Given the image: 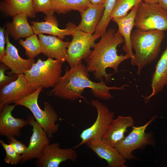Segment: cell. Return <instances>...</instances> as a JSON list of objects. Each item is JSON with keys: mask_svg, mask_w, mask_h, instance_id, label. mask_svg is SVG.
Returning a JSON list of instances; mask_svg holds the SVG:
<instances>
[{"mask_svg": "<svg viewBox=\"0 0 167 167\" xmlns=\"http://www.w3.org/2000/svg\"><path fill=\"white\" fill-rule=\"evenodd\" d=\"M132 117L119 115L113 119L109 125L103 139L111 146L115 147L125 137L127 129L133 126Z\"/></svg>", "mask_w": 167, "mask_h": 167, "instance_id": "cell-18", "label": "cell"}, {"mask_svg": "<svg viewBox=\"0 0 167 167\" xmlns=\"http://www.w3.org/2000/svg\"><path fill=\"white\" fill-rule=\"evenodd\" d=\"M9 143L10 144L15 151L19 155H23L27 151V147L22 142L17 140L15 137H12L9 139Z\"/></svg>", "mask_w": 167, "mask_h": 167, "instance_id": "cell-31", "label": "cell"}, {"mask_svg": "<svg viewBox=\"0 0 167 167\" xmlns=\"http://www.w3.org/2000/svg\"><path fill=\"white\" fill-rule=\"evenodd\" d=\"M167 83V46L156 66L151 80V94L145 98L146 103L163 89Z\"/></svg>", "mask_w": 167, "mask_h": 167, "instance_id": "cell-21", "label": "cell"}, {"mask_svg": "<svg viewBox=\"0 0 167 167\" xmlns=\"http://www.w3.org/2000/svg\"><path fill=\"white\" fill-rule=\"evenodd\" d=\"M138 4L134 6L131 11L125 17L120 19H113L118 27V32L124 40L123 50L128 54L131 59V64L134 66L135 59L131 43V35L132 29L135 26V13Z\"/></svg>", "mask_w": 167, "mask_h": 167, "instance_id": "cell-19", "label": "cell"}, {"mask_svg": "<svg viewBox=\"0 0 167 167\" xmlns=\"http://www.w3.org/2000/svg\"><path fill=\"white\" fill-rule=\"evenodd\" d=\"M165 36L164 31L159 30L145 31L136 28L132 32L131 45L138 75L156 59Z\"/></svg>", "mask_w": 167, "mask_h": 167, "instance_id": "cell-3", "label": "cell"}, {"mask_svg": "<svg viewBox=\"0 0 167 167\" xmlns=\"http://www.w3.org/2000/svg\"><path fill=\"white\" fill-rule=\"evenodd\" d=\"M44 20V21L41 22L35 21L30 22L34 34L37 35L48 34L63 39L65 38L66 36H72L76 26L73 23H69L67 24L66 28H59L58 21L54 15L46 16Z\"/></svg>", "mask_w": 167, "mask_h": 167, "instance_id": "cell-16", "label": "cell"}, {"mask_svg": "<svg viewBox=\"0 0 167 167\" xmlns=\"http://www.w3.org/2000/svg\"><path fill=\"white\" fill-rule=\"evenodd\" d=\"M141 1L150 3H158L160 0H140Z\"/></svg>", "mask_w": 167, "mask_h": 167, "instance_id": "cell-35", "label": "cell"}, {"mask_svg": "<svg viewBox=\"0 0 167 167\" xmlns=\"http://www.w3.org/2000/svg\"><path fill=\"white\" fill-rule=\"evenodd\" d=\"M137 28L145 31L167 30V11L158 4L141 1L138 4L134 23Z\"/></svg>", "mask_w": 167, "mask_h": 167, "instance_id": "cell-6", "label": "cell"}, {"mask_svg": "<svg viewBox=\"0 0 167 167\" xmlns=\"http://www.w3.org/2000/svg\"><path fill=\"white\" fill-rule=\"evenodd\" d=\"M141 1L140 0H117L111 13V19L125 17L130 10Z\"/></svg>", "mask_w": 167, "mask_h": 167, "instance_id": "cell-26", "label": "cell"}, {"mask_svg": "<svg viewBox=\"0 0 167 167\" xmlns=\"http://www.w3.org/2000/svg\"><path fill=\"white\" fill-rule=\"evenodd\" d=\"M91 104L96 110V118L91 126L82 131L79 136L81 141L74 148L86 144L89 140L102 139L114 119V113L110 111L107 106L98 100H92Z\"/></svg>", "mask_w": 167, "mask_h": 167, "instance_id": "cell-9", "label": "cell"}, {"mask_svg": "<svg viewBox=\"0 0 167 167\" xmlns=\"http://www.w3.org/2000/svg\"><path fill=\"white\" fill-rule=\"evenodd\" d=\"M100 41L95 43L89 56L85 60L88 72L93 73L95 78L100 81L104 80L110 82L113 74L108 73L106 69H113L118 72L119 65L130 58L127 54L118 55L117 47L125 42L122 35L114 28H109L101 36Z\"/></svg>", "mask_w": 167, "mask_h": 167, "instance_id": "cell-2", "label": "cell"}, {"mask_svg": "<svg viewBox=\"0 0 167 167\" xmlns=\"http://www.w3.org/2000/svg\"><path fill=\"white\" fill-rule=\"evenodd\" d=\"M43 88H39L14 104L16 105H21L28 109L49 138H51L53 135L59 130V125L56 123L58 119V116L53 106L48 102H44V110L40 107L37 102L38 99Z\"/></svg>", "mask_w": 167, "mask_h": 167, "instance_id": "cell-5", "label": "cell"}, {"mask_svg": "<svg viewBox=\"0 0 167 167\" xmlns=\"http://www.w3.org/2000/svg\"><path fill=\"white\" fill-rule=\"evenodd\" d=\"M158 4L162 8L167 11V0H160Z\"/></svg>", "mask_w": 167, "mask_h": 167, "instance_id": "cell-34", "label": "cell"}, {"mask_svg": "<svg viewBox=\"0 0 167 167\" xmlns=\"http://www.w3.org/2000/svg\"><path fill=\"white\" fill-rule=\"evenodd\" d=\"M86 66L81 62L66 70L57 84L49 92V94L58 98L74 101L82 99L87 103L86 98L82 95L86 88H89L95 97L104 100L113 98L111 90H124L128 85L126 84L120 87L108 86L104 81L97 83L89 79Z\"/></svg>", "mask_w": 167, "mask_h": 167, "instance_id": "cell-1", "label": "cell"}, {"mask_svg": "<svg viewBox=\"0 0 167 167\" xmlns=\"http://www.w3.org/2000/svg\"><path fill=\"white\" fill-rule=\"evenodd\" d=\"M62 63L49 57L45 61L38 58L24 74L30 86L35 90L40 88H53L61 77Z\"/></svg>", "mask_w": 167, "mask_h": 167, "instance_id": "cell-4", "label": "cell"}, {"mask_svg": "<svg viewBox=\"0 0 167 167\" xmlns=\"http://www.w3.org/2000/svg\"><path fill=\"white\" fill-rule=\"evenodd\" d=\"M4 27L0 28V59L5 55L6 49L5 48L6 39Z\"/></svg>", "mask_w": 167, "mask_h": 167, "instance_id": "cell-32", "label": "cell"}, {"mask_svg": "<svg viewBox=\"0 0 167 167\" xmlns=\"http://www.w3.org/2000/svg\"><path fill=\"white\" fill-rule=\"evenodd\" d=\"M91 4L97 5L105 4L106 0H88Z\"/></svg>", "mask_w": 167, "mask_h": 167, "instance_id": "cell-33", "label": "cell"}, {"mask_svg": "<svg viewBox=\"0 0 167 167\" xmlns=\"http://www.w3.org/2000/svg\"><path fill=\"white\" fill-rule=\"evenodd\" d=\"M19 44L25 50V54L30 59H34L37 56L42 53V49L40 41L37 35L33 34L26 37L24 41L20 39Z\"/></svg>", "mask_w": 167, "mask_h": 167, "instance_id": "cell-25", "label": "cell"}, {"mask_svg": "<svg viewBox=\"0 0 167 167\" xmlns=\"http://www.w3.org/2000/svg\"><path fill=\"white\" fill-rule=\"evenodd\" d=\"M55 12L65 14L72 11L79 13L87 9L91 4L88 0H51Z\"/></svg>", "mask_w": 167, "mask_h": 167, "instance_id": "cell-24", "label": "cell"}, {"mask_svg": "<svg viewBox=\"0 0 167 167\" xmlns=\"http://www.w3.org/2000/svg\"><path fill=\"white\" fill-rule=\"evenodd\" d=\"M42 49V53L45 56L55 58L62 62L66 61L67 49L69 42H65L56 36L38 35Z\"/></svg>", "mask_w": 167, "mask_h": 167, "instance_id": "cell-17", "label": "cell"}, {"mask_svg": "<svg viewBox=\"0 0 167 167\" xmlns=\"http://www.w3.org/2000/svg\"><path fill=\"white\" fill-rule=\"evenodd\" d=\"M16 106L6 104L4 106L0 114V135L6 137L9 140L12 137L20 136L21 129L28 124L27 120L15 118L12 112Z\"/></svg>", "mask_w": 167, "mask_h": 167, "instance_id": "cell-15", "label": "cell"}, {"mask_svg": "<svg viewBox=\"0 0 167 167\" xmlns=\"http://www.w3.org/2000/svg\"><path fill=\"white\" fill-rule=\"evenodd\" d=\"M87 146L97 156L107 162L108 167H126L125 160L117 149L103 139L92 140L86 143Z\"/></svg>", "mask_w": 167, "mask_h": 167, "instance_id": "cell-13", "label": "cell"}, {"mask_svg": "<svg viewBox=\"0 0 167 167\" xmlns=\"http://www.w3.org/2000/svg\"><path fill=\"white\" fill-rule=\"evenodd\" d=\"M28 16L21 13L14 16L13 21L6 25V30L15 40L27 37L34 34L32 26L28 21Z\"/></svg>", "mask_w": 167, "mask_h": 167, "instance_id": "cell-23", "label": "cell"}, {"mask_svg": "<svg viewBox=\"0 0 167 167\" xmlns=\"http://www.w3.org/2000/svg\"><path fill=\"white\" fill-rule=\"evenodd\" d=\"M0 143L6 152L4 161L6 163L16 165L21 161V156L15 151L10 144L6 143L2 139L0 140Z\"/></svg>", "mask_w": 167, "mask_h": 167, "instance_id": "cell-28", "label": "cell"}, {"mask_svg": "<svg viewBox=\"0 0 167 167\" xmlns=\"http://www.w3.org/2000/svg\"><path fill=\"white\" fill-rule=\"evenodd\" d=\"M0 9L8 16L23 13L31 18L36 17L32 0H3L0 2Z\"/></svg>", "mask_w": 167, "mask_h": 167, "instance_id": "cell-22", "label": "cell"}, {"mask_svg": "<svg viewBox=\"0 0 167 167\" xmlns=\"http://www.w3.org/2000/svg\"><path fill=\"white\" fill-rule=\"evenodd\" d=\"M9 68L5 64L2 63L0 65V88H2L11 82L15 80L18 77L17 75L8 76L5 75V71Z\"/></svg>", "mask_w": 167, "mask_h": 167, "instance_id": "cell-30", "label": "cell"}, {"mask_svg": "<svg viewBox=\"0 0 167 167\" xmlns=\"http://www.w3.org/2000/svg\"><path fill=\"white\" fill-rule=\"evenodd\" d=\"M116 0H106L103 15L96 28V31L98 32L103 33L107 30L108 26L111 19L110 17L111 13Z\"/></svg>", "mask_w": 167, "mask_h": 167, "instance_id": "cell-27", "label": "cell"}, {"mask_svg": "<svg viewBox=\"0 0 167 167\" xmlns=\"http://www.w3.org/2000/svg\"><path fill=\"white\" fill-rule=\"evenodd\" d=\"M77 157V152L73 148H61L58 143H50L37 159L35 164L38 167H58L62 162L68 160L75 162Z\"/></svg>", "mask_w": 167, "mask_h": 167, "instance_id": "cell-10", "label": "cell"}, {"mask_svg": "<svg viewBox=\"0 0 167 167\" xmlns=\"http://www.w3.org/2000/svg\"><path fill=\"white\" fill-rule=\"evenodd\" d=\"M105 4H91L85 11L80 13L81 20L77 28L86 33L93 34L104 15Z\"/></svg>", "mask_w": 167, "mask_h": 167, "instance_id": "cell-20", "label": "cell"}, {"mask_svg": "<svg viewBox=\"0 0 167 167\" xmlns=\"http://www.w3.org/2000/svg\"><path fill=\"white\" fill-rule=\"evenodd\" d=\"M5 36L6 47L4 56L0 59V61L6 65L11 71L9 75L24 74L34 63V59H24L19 55L17 48L10 42L9 33L6 30Z\"/></svg>", "mask_w": 167, "mask_h": 167, "instance_id": "cell-14", "label": "cell"}, {"mask_svg": "<svg viewBox=\"0 0 167 167\" xmlns=\"http://www.w3.org/2000/svg\"><path fill=\"white\" fill-rule=\"evenodd\" d=\"M32 1L35 14L42 12L46 16L54 15L51 0H32Z\"/></svg>", "mask_w": 167, "mask_h": 167, "instance_id": "cell-29", "label": "cell"}, {"mask_svg": "<svg viewBox=\"0 0 167 167\" xmlns=\"http://www.w3.org/2000/svg\"><path fill=\"white\" fill-rule=\"evenodd\" d=\"M27 119L28 124L32 127V133L27 152L21 155V161L22 162L39 158L46 147L50 144V140L46 133L35 120L34 117L29 116Z\"/></svg>", "mask_w": 167, "mask_h": 167, "instance_id": "cell-12", "label": "cell"}, {"mask_svg": "<svg viewBox=\"0 0 167 167\" xmlns=\"http://www.w3.org/2000/svg\"><path fill=\"white\" fill-rule=\"evenodd\" d=\"M153 116L151 119L143 125L132 126V130L123 140L115 147L122 157L126 160L136 159L132 154L135 150L143 149L147 145L154 146L155 140L152 132L146 133L147 127L157 117Z\"/></svg>", "mask_w": 167, "mask_h": 167, "instance_id": "cell-7", "label": "cell"}, {"mask_svg": "<svg viewBox=\"0 0 167 167\" xmlns=\"http://www.w3.org/2000/svg\"><path fill=\"white\" fill-rule=\"evenodd\" d=\"M166 85H167V84H166Z\"/></svg>", "mask_w": 167, "mask_h": 167, "instance_id": "cell-36", "label": "cell"}, {"mask_svg": "<svg viewBox=\"0 0 167 167\" xmlns=\"http://www.w3.org/2000/svg\"><path fill=\"white\" fill-rule=\"evenodd\" d=\"M17 75L15 80L0 88V111L6 105L14 103L35 91L31 87L24 74Z\"/></svg>", "mask_w": 167, "mask_h": 167, "instance_id": "cell-11", "label": "cell"}, {"mask_svg": "<svg viewBox=\"0 0 167 167\" xmlns=\"http://www.w3.org/2000/svg\"><path fill=\"white\" fill-rule=\"evenodd\" d=\"M69 42L66 59L71 67H75L86 60L91 54L96 41L101 37L98 35L89 34L75 27Z\"/></svg>", "mask_w": 167, "mask_h": 167, "instance_id": "cell-8", "label": "cell"}]
</instances>
